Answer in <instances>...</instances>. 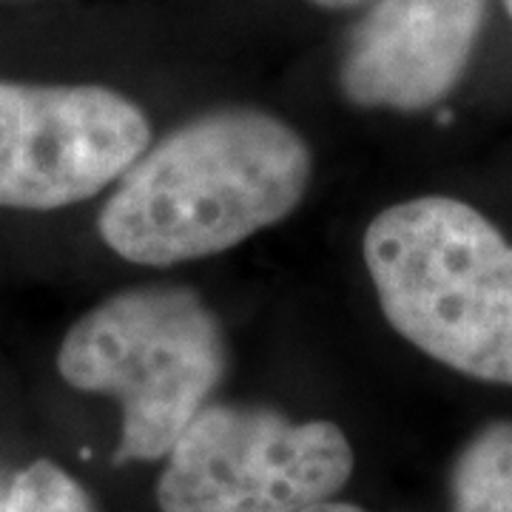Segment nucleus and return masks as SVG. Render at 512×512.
I'll return each mask as SVG.
<instances>
[{
    "label": "nucleus",
    "instance_id": "1",
    "mask_svg": "<svg viewBox=\"0 0 512 512\" xmlns=\"http://www.w3.org/2000/svg\"><path fill=\"white\" fill-rule=\"evenodd\" d=\"M311 148L265 111L225 109L143 151L103 205L100 237L137 265L222 254L285 220L311 183Z\"/></svg>",
    "mask_w": 512,
    "mask_h": 512
},
{
    "label": "nucleus",
    "instance_id": "2",
    "mask_svg": "<svg viewBox=\"0 0 512 512\" xmlns=\"http://www.w3.org/2000/svg\"><path fill=\"white\" fill-rule=\"evenodd\" d=\"M387 322L441 365L512 387V245L453 197H416L365 231Z\"/></svg>",
    "mask_w": 512,
    "mask_h": 512
},
{
    "label": "nucleus",
    "instance_id": "3",
    "mask_svg": "<svg viewBox=\"0 0 512 512\" xmlns=\"http://www.w3.org/2000/svg\"><path fill=\"white\" fill-rule=\"evenodd\" d=\"M225 339L211 308L185 288L111 296L66 333L57 370L86 393L123 404L117 461L171 453L225 370Z\"/></svg>",
    "mask_w": 512,
    "mask_h": 512
},
{
    "label": "nucleus",
    "instance_id": "4",
    "mask_svg": "<svg viewBox=\"0 0 512 512\" xmlns=\"http://www.w3.org/2000/svg\"><path fill=\"white\" fill-rule=\"evenodd\" d=\"M353 447L330 421L205 404L168 453L163 512H302L348 484Z\"/></svg>",
    "mask_w": 512,
    "mask_h": 512
},
{
    "label": "nucleus",
    "instance_id": "5",
    "mask_svg": "<svg viewBox=\"0 0 512 512\" xmlns=\"http://www.w3.org/2000/svg\"><path fill=\"white\" fill-rule=\"evenodd\" d=\"M134 100L103 86L0 80V205L52 211L123 177L148 148Z\"/></svg>",
    "mask_w": 512,
    "mask_h": 512
},
{
    "label": "nucleus",
    "instance_id": "6",
    "mask_svg": "<svg viewBox=\"0 0 512 512\" xmlns=\"http://www.w3.org/2000/svg\"><path fill=\"white\" fill-rule=\"evenodd\" d=\"M487 0H376L353 29L342 92L362 109L421 111L456 89Z\"/></svg>",
    "mask_w": 512,
    "mask_h": 512
},
{
    "label": "nucleus",
    "instance_id": "7",
    "mask_svg": "<svg viewBox=\"0 0 512 512\" xmlns=\"http://www.w3.org/2000/svg\"><path fill=\"white\" fill-rule=\"evenodd\" d=\"M456 512H512V421H498L464 447L453 473Z\"/></svg>",
    "mask_w": 512,
    "mask_h": 512
},
{
    "label": "nucleus",
    "instance_id": "8",
    "mask_svg": "<svg viewBox=\"0 0 512 512\" xmlns=\"http://www.w3.org/2000/svg\"><path fill=\"white\" fill-rule=\"evenodd\" d=\"M6 512H97L92 498L52 461L29 464L12 484Z\"/></svg>",
    "mask_w": 512,
    "mask_h": 512
},
{
    "label": "nucleus",
    "instance_id": "9",
    "mask_svg": "<svg viewBox=\"0 0 512 512\" xmlns=\"http://www.w3.org/2000/svg\"><path fill=\"white\" fill-rule=\"evenodd\" d=\"M302 512H367L362 507H353V504H339V501H319V504H313L308 510Z\"/></svg>",
    "mask_w": 512,
    "mask_h": 512
},
{
    "label": "nucleus",
    "instance_id": "10",
    "mask_svg": "<svg viewBox=\"0 0 512 512\" xmlns=\"http://www.w3.org/2000/svg\"><path fill=\"white\" fill-rule=\"evenodd\" d=\"M313 3H319V6H325V9H348V6H356V3H362V0H313Z\"/></svg>",
    "mask_w": 512,
    "mask_h": 512
},
{
    "label": "nucleus",
    "instance_id": "11",
    "mask_svg": "<svg viewBox=\"0 0 512 512\" xmlns=\"http://www.w3.org/2000/svg\"><path fill=\"white\" fill-rule=\"evenodd\" d=\"M504 6H507V12H510V18H512V0H504Z\"/></svg>",
    "mask_w": 512,
    "mask_h": 512
}]
</instances>
